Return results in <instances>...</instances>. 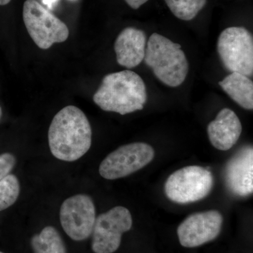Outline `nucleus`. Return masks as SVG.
Instances as JSON below:
<instances>
[{"label":"nucleus","mask_w":253,"mask_h":253,"mask_svg":"<svg viewBox=\"0 0 253 253\" xmlns=\"http://www.w3.org/2000/svg\"><path fill=\"white\" fill-rule=\"evenodd\" d=\"M91 135L90 123L83 111L76 106H66L56 113L50 125V151L61 161H77L90 149Z\"/></svg>","instance_id":"f257e3e1"},{"label":"nucleus","mask_w":253,"mask_h":253,"mask_svg":"<svg viewBox=\"0 0 253 253\" xmlns=\"http://www.w3.org/2000/svg\"><path fill=\"white\" fill-rule=\"evenodd\" d=\"M93 101L103 111L123 116L141 111L147 101L146 85L134 71L110 73L103 78Z\"/></svg>","instance_id":"f03ea898"},{"label":"nucleus","mask_w":253,"mask_h":253,"mask_svg":"<svg viewBox=\"0 0 253 253\" xmlns=\"http://www.w3.org/2000/svg\"><path fill=\"white\" fill-rule=\"evenodd\" d=\"M144 61L163 84L180 86L189 73V63L180 44L153 33L146 44Z\"/></svg>","instance_id":"7ed1b4c3"},{"label":"nucleus","mask_w":253,"mask_h":253,"mask_svg":"<svg viewBox=\"0 0 253 253\" xmlns=\"http://www.w3.org/2000/svg\"><path fill=\"white\" fill-rule=\"evenodd\" d=\"M213 184L211 171L201 166H187L178 169L168 178L165 192L173 202L191 204L206 198L211 193Z\"/></svg>","instance_id":"20e7f679"},{"label":"nucleus","mask_w":253,"mask_h":253,"mask_svg":"<svg viewBox=\"0 0 253 253\" xmlns=\"http://www.w3.org/2000/svg\"><path fill=\"white\" fill-rule=\"evenodd\" d=\"M23 18L28 34L41 49H48L54 43L67 41L68 26L37 0L25 1Z\"/></svg>","instance_id":"39448f33"},{"label":"nucleus","mask_w":253,"mask_h":253,"mask_svg":"<svg viewBox=\"0 0 253 253\" xmlns=\"http://www.w3.org/2000/svg\"><path fill=\"white\" fill-rule=\"evenodd\" d=\"M217 51L228 71L253 76V38L246 28L229 27L221 32Z\"/></svg>","instance_id":"423d86ee"},{"label":"nucleus","mask_w":253,"mask_h":253,"mask_svg":"<svg viewBox=\"0 0 253 253\" xmlns=\"http://www.w3.org/2000/svg\"><path fill=\"white\" fill-rule=\"evenodd\" d=\"M154 156V149L146 143L124 145L111 153L101 162L100 175L109 180L125 177L147 166Z\"/></svg>","instance_id":"0eeeda50"},{"label":"nucleus","mask_w":253,"mask_h":253,"mask_svg":"<svg viewBox=\"0 0 253 253\" xmlns=\"http://www.w3.org/2000/svg\"><path fill=\"white\" fill-rule=\"evenodd\" d=\"M132 226V217L127 208L117 206L96 218L92 231L91 249L95 253L116 252L123 234Z\"/></svg>","instance_id":"6e6552de"},{"label":"nucleus","mask_w":253,"mask_h":253,"mask_svg":"<svg viewBox=\"0 0 253 253\" xmlns=\"http://www.w3.org/2000/svg\"><path fill=\"white\" fill-rule=\"evenodd\" d=\"M96 211L89 196L78 194L68 198L61 205L60 221L63 230L71 239L83 241L92 234Z\"/></svg>","instance_id":"1a4fd4ad"},{"label":"nucleus","mask_w":253,"mask_h":253,"mask_svg":"<svg viewBox=\"0 0 253 253\" xmlns=\"http://www.w3.org/2000/svg\"><path fill=\"white\" fill-rule=\"evenodd\" d=\"M222 224V215L217 211L191 214L178 227L179 242L185 248H196L207 244L219 236Z\"/></svg>","instance_id":"9d476101"},{"label":"nucleus","mask_w":253,"mask_h":253,"mask_svg":"<svg viewBox=\"0 0 253 253\" xmlns=\"http://www.w3.org/2000/svg\"><path fill=\"white\" fill-rule=\"evenodd\" d=\"M226 186L233 194L246 197L253 191V150L246 146L233 156L224 170Z\"/></svg>","instance_id":"9b49d317"},{"label":"nucleus","mask_w":253,"mask_h":253,"mask_svg":"<svg viewBox=\"0 0 253 253\" xmlns=\"http://www.w3.org/2000/svg\"><path fill=\"white\" fill-rule=\"evenodd\" d=\"M242 132L241 121L232 110L223 109L208 126L210 141L214 148L228 151L239 140Z\"/></svg>","instance_id":"f8f14e48"},{"label":"nucleus","mask_w":253,"mask_h":253,"mask_svg":"<svg viewBox=\"0 0 253 253\" xmlns=\"http://www.w3.org/2000/svg\"><path fill=\"white\" fill-rule=\"evenodd\" d=\"M146 47V33L134 28H126L121 32L114 49L118 63L126 68H135L144 59Z\"/></svg>","instance_id":"ddd939ff"},{"label":"nucleus","mask_w":253,"mask_h":253,"mask_svg":"<svg viewBox=\"0 0 253 253\" xmlns=\"http://www.w3.org/2000/svg\"><path fill=\"white\" fill-rule=\"evenodd\" d=\"M223 90L241 107L253 109V83L248 76L231 73L219 83Z\"/></svg>","instance_id":"4468645a"},{"label":"nucleus","mask_w":253,"mask_h":253,"mask_svg":"<svg viewBox=\"0 0 253 253\" xmlns=\"http://www.w3.org/2000/svg\"><path fill=\"white\" fill-rule=\"evenodd\" d=\"M31 246L34 253H66L62 238L51 226H46L39 234L33 236Z\"/></svg>","instance_id":"2eb2a0df"},{"label":"nucleus","mask_w":253,"mask_h":253,"mask_svg":"<svg viewBox=\"0 0 253 253\" xmlns=\"http://www.w3.org/2000/svg\"><path fill=\"white\" fill-rule=\"evenodd\" d=\"M171 12L182 21L194 19L206 6L207 0H164Z\"/></svg>","instance_id":"dca6fc26"},{"label":"nucleus","mask_w":253,"mask_h":253,"mask_svg":"<svg viewBox=\"0 0 253 253\" xmlns=\"http://www.w3.org/2000/svg\"><path fill=\"white\" fill-rule=\"evenodd\" d=\"M20 194V184L18 178L9 174L0 181V212L12 206Z\"/></svg>","instance_id":"f3484780"},{"label":"nucleus","mask_w":253,"mask_h":253,"mask_svg":"<svg viewBox=\"0 0 253 253\" xmlns=\"http://www.w3.org/2000/svg\"><path fill=\"white\" fill-rule=\"evenodd\" d=\"M16 162V158L9 153L0 155V181L9 175Z\"/></svg>","instance_id":"a211bd4d"},{"label":"nucleus","mask_w":253,"mask_h":253,"mask_svg":"<svg viewBox=\"0 0 253 253\" xmlns=\"http://www.w3.org/2000/svg\"><path fill=\"white\" fill-rule=\"evenodd\" d=\"M125 1L133 9H138L149 0H125Z\"/></svg>","instance_id":"6ab92c4d"},{"label":"nucleus","mask_w":253,"mask_h":253,"mask_svg":"<svg viewBox=\"0 0 253 253\" xmlns=\"http://www.w3.org/2000/svg\"><path fill=\"white\" fill-rule=\"evenodd\" d=\"M11 1V0H0V6L8 4Z\"/></svg>","instance_id":"aec40b11"},{"label":"nucleus","mask_w":253,"mask_h":253,"mask_svg":"<svg viewBox=\"0 0 253 253\" xmlns=\"http://www.w3.org/2000/svg\"><path fill=\"white\" fill-rule=\"evenodd\" d=\"M1 116H2V110H1V108L0 107V120H1Z\"/></svg>","instance_id":"412c9836"},{"label":"nucleus","mask_w":253,"mask_h":253,"mask_svg":"<svg viewBox=\"0 0 253 253\" xmlns=\"http://www.w3.org/2000/svg\"><path fill=\"white\" fill-rule=\"evenodd\" d=\"M0 253H4L1 252V251H0Z\"/></svg>","instance_id":"4be33fe9"}]
</instances>
